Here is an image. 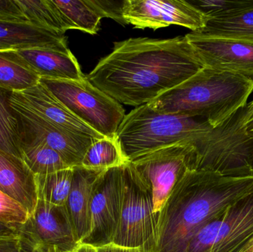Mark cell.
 Returning <instances> with one entry per match:
<instances>
[{"label": "cell", "instance_id": "cell-21", "mask_svg": "<svg viewBox=\"0 0 253 252\" xmlns=\"http://www.w3.org/2000/svg\"><path fill=\"white\" fill-rule=\"evenodd\" d=\"M28 22L65 34L75 30L53 0H16Z\"/></svg>", "mask_w": 253, "mask_h": 252}, {"label": "cell", "instance_id": "cell-28", "mask_svg": "<svg viewBox=\"0 0 253 252\" xmlns=\"http://www.w3.org/2000/svg\"><path fill=\"white\" fill-rule=\"evenodd\" d=\"M0 18L28 22L16 0H0Z\"/></svg>", "mask_w": 253, "mask_h": 252}, {"label": "cell", "instance_id": "cell-17", "mask_svg": "<svg viewBox=\"0 0 253 252\" xmlns=\"http://www.w3.org/2000/svg\"><path fill=\"white\" fill-rule=\"evenodd\" d=\"M74 179L65 207L71 219L76 238L80 244L90 230V206L95 182L105 170L73 167Z\"/></svg>", "mask_w": 253, "mask_h": 252}, {"label": "cell", "instance_id": "cell-2", "mask_svg": "<svg viewBox=\"0 0 253 252\" xmlns=\"http://www.w3.org/2000/svg\"><path fill=\"white\" fill-rule=\"evenodd\" d=\"M252 192L253 173L189 170L159 212L153 252H185L205 225Z\"/></svg>", "mask_w": 253, "mask_h": 252}, {"label": "cell", "instance_id": "cell-33", "mask_svg": "<svg viewBox=\"0 0 253 252\" xmlns=\"http://www.w3.org/2000/svg\"><path fill=\"white\" fill-rule=\"evenodd\" d=\"M71 252H98L97 248L88 245V244H80L75 250Z\"/></svg>", "mask_w": 253, "mask_h": 252}, {"label": "cell", "instance_id": "cell-27", "mask_svg": "<svg viewBox=\"0 0 253 252\" xmlns=\"http://www.w3.org/2000/svg\"><path fill=\"white\" fill-rule=\"evenodd\" d=\"M103 18H111L122 25H126L123 15L124 1H104V0H93ZM127 25V24H126Z\"/></svg>", "mask_w": 253, "mask_h": 252}, {"label": "cell", "instance_id": "cell-8", "mask_svg": "<svg viewBox=\"0 0 253 252\" xmlns=\"http://www.w3.org/2000/svg\"><path fill=\"white\" fill-rule=\"evenodd\" d=\"M253 237V192L203 226L184 252H239Z\"/></svg>", "mask_w": 253, "mask_h": 252}, {"label": "cell", "instance_id": "cell-18", "mask_svg": "<svg viewBox=\"0 0 253 252\" xmlns=\"http://www.w3.org/2000/svg\"><path fill=\"white\" fill-rule=\"evenodd\" d=\"M0 191L17 201L30 216L37 202L35 177L22 158L0 149Z\"/></svg>", "mask_w": 253, "mask_h": 252}, {"label": "cell", "instance_id": "cell-35", "mask_svg": "<svg viewBox=\"0 0 253 252\" xmlns=\"http://www.w3.org/2000/svg\"><path fill=\"white\" fill-rule=\"evenodd\" d=\"M250 166L253 170V142L252 149H251V155H250Z\"/></svg>", "mask_w": 253, "mask_h": 252}, {"label": "cell", "instance_id": "cell-14", "mask_svg": "<svg viewBox=\"0 0 253 252\" xmlns=\"http://www.w3.org/2000/svg\"><path fill=\"white\" fill-rule=\"evenodd\" d=\"M12 93L34 113L67 133L93 139L105 138L77 118L40 81L31 88Z\"/></svg>", "mask_w": 253, "mask_h": 252}, {"label": "cell", "instance_id": "cell-29", "mask_svg": "<svg viewBox=\"0 0 253 252\" xmlns=\"http://www.w3.org/2000/svg\"><path fill=\"white\" fill-rule=\"evenodd\" d=\"M240 128L244 136L253 142V99L241 109Z\"/></svg>", "mask_w": 253, "mask_h": 252}, {"label": "cell", "instance_id": "cell-9", "mask_svg": "<svg viewBox=\"0 0 253 252\" xmlns=\"http://www.w3.org/2000/svg\"><path fill=\"white\" fill-rule=\"evenodd\" d=\"M20 252H71L80 243L65 206L38 200L33 214L17 227Z\"/></svg>", "mask_w": 253, "mask_h": 252}, {"label": "cell", "instance_id": "cell-19", "mask_svg": "<svg viewBox=\"0 0 253 252\" xmlns=\"http://www.w3.org/2000/svg\"><path fill=\"white\" fill-rule=\"evenodd\" d=\"M207 16L206 26L199 32L221 38L253 39V1Z\"/></svg>", "mask_w": 253, "mask_h": 252}, {"label": "cell", "instance_id": "cell-23", "mask_svg": "<svg viewBox=\"0 0 253 252\" xmlns=\"http://www.w3.org/2000/svg\"><path fill=\"white\" fill-rule=\"evenodd\" d=\"M11 93L0 88V149L21 158V126L10 105Z\"/></svg>", "mask_w": 253, "mask_h": 252}, {"label": "cell", "instance_id": "cell-16", "mask_svg": "<svg viewBox=\"0 0 253 252\" xmlns=\"http://www.w3.org/2000/svg\"><path fill=\"white\" fill-rule=\"evenodd\" d=\"M28 48L71 51L65 34L31 22L0 18V51Z\"/></svg>", "mask_w": 253, "mask_h": 252}, {"label": "cell", "instance_id": "cell-3", "mask_svg": "<svg viewBox=\"0 0 253 252\" xmlns=\"http://www.w3.org/2000/svg\"><path fill=\"white\" fill-rule=\"evenodd\" d=\"M253 92L252 80L204 68L147 105L158 112L202 118L215 129L246 107Z\"/></svg>", "mask_w": 253, "mask_h": 252}, {"label": "cell", "instance_id": "cell-5", "mask_svg": "<svg viewBox=\"0 0 253 252\" xmlns=\"http://www.w3.org/2000/svg\"><path fill=\"white\" fill-rule=\"evenodd\" d=\"M44 84L77 118L109 139H117L126 110L120 102L93 85L87 76L81 80L40 78Z\"/></svg>", "mask_w": 253, "mask_h": 252}, {"label": "cell", "instance_id": "cell-34", "mask_svg": "<svg viewBox=\"0 0 253 252\" xmlns=\"http://www.w3.org/2000/svg\"><path fill=\"white\" fill-rule=\"evenodd\" d=\"M239 252H253V237Z\"/></svg>", "mask_w": 253, "mask_h": 252}, {"label": "cell", "instance_id": "cell-32", "mask_svg": "<svg viewBox=\"0 0 253 252\" xmlns=\"http://www.w3.org/2000/svg\"><path fill=\"white\" fill-rule=\"evenodd\" d=\"M98 252H144L142 250H135V249H126L123 247H117L114 244L105 246V247L97 248Z\"/></svg>", "mask_w": 253, "mask_h": 252}, {"label": "cell", "instance_id": "cell-4", "mask_svg": "<svg viewBox=\"0 0 253 252\" xmlns=\"http://www.w3.org/2000/svg\"><path fill=\"white\" fill-rule=\"evenodd\" d=\"M215 128L202 118L158 112L147 104L126 114L117 140L129 162L178 142L196 143Z\"/></svg>", "mask_w": 253, "mask_h": 252}, {"label": "cell", "instance_id": "cell-30", "mask_svg": "<svg viewBox=\"0 0 253 252\" xmlns=\"http://www.w3.org/2000/svg\"><path fill=\"white\" fill-rule=\"evenodd\" d=\"M18 239L17 229L0 221V241Z\"/></svg>", "mask_w": 253, "mask_h": 252}, {"label": "cell", "instance_id": "cell-12", "mask_svg": "<svg viewBox=\"0 0 253 252\" xmlns=\"http://www.w3.org/2000/svg\"><path fill=\"white\" fill-rule=\"evenodd\" d=\"M184 36L205 68L233 72L253 81V39L221 38L200 32Z\"/></svg>", "mask_w": 253, "mask_h": 252}, {"label": "cell", "instance_id": "cell-10", "mask_svg": "<svg viewBox=\"0 0 253 252\" xmlns=\"http://www.w3.org/2000/svg\"><path fill=\"white\" fill-rule=\"evenodd\" d=\"M125 165L108 169L96 179L90 206V230L81 244L96 248L113 244L123 210Z\"/></svg>", "mask_w": 253, "mask_h": 252}, {"label": "cell", "instance_id": "cell-7", "mask_svg": "<svg viewBox=\"0 0 253 252\" xmlns=\"http://www.w3.org/2000/svg\"><path fill=\"white\" fill-rule=\"evenodd\" d=\"M196 148L191 141L165 146L131 162L151 186L154 213L159 216L168 197L189 170H195Z\"/></svg>", "mask_w": 253, "mask_h": 252}, {"label": "cell", "instance_id": "cell-26", "mask_svg": "<svg viewBox=\"0 0 253 252\" xmlns=\"http://www.w3.org/2000/svg\"><path fill=\"white\" fill-rule=\"evenodd\" d=\"M38 75L0 56V88L21 92L40 82Z\"/></svg>", "mask_w": 253, "mask_h": 252}, {"label": "cell", "instance_id": "cell-25", "mask_svg": "<svg viewBox=\"0 0 253 252\" xmlns=\"http://www.w3.org/2000/svg\"><path fill=\"white\" fill-rule=\"evenodd\" d=\"M129 161L122 151L117 139H95L83 158L82 166L93 170H107L121 167Z\"/></svg>", "mask_w": 253, "mask_h": 252}, {"label": "cell", "instance_id": "cell-20", "mask_svg": "<svg viewBox=\"0 0 253 252\" xmlns=\"http://www.w3.org/2000/svg\"><path fill=\"white\" fill-rule=\"evenodd\" d=\"M20 151L21 158L34 176L50 174L71 167L46 144L22 134Z\"/></svg>", "mask_w": 253, "mask_h": 252}, {"label": "cell", "instance_id": "cell-1", "mask_svg": "<svg viewBox=\"0 0 253 252\" xmlns=\"http://www.w3.org/2000/svg\"><path fill=\"white\" fill-rule=\"evenodd\" d=\"M205 68L185 36L130 38L114 43L86 75L120 104L146 105Z\"/></svg>", "mask_w": 253, "mask_h": 252}, {"label": "cell", "instance_id": "cell-31", "mask_svg": "<svg viewBox=\"0 0 253 252\" xmlns=\"http://www.w3.org/2000/svg\"><path fill=\"white\" fill-rule=\"evenodd\" d=\"M0 252H20L17 239L0 241Z\"/></svg>", "mask_w": 253, "mask_h": 252}, {"label": "cell", "instance_id": "cell-6", "mask_svg": "<svg viewBox=\"0 0 253 252\" xmlns=\"http://www.w3.org/2000/svg\"><path fill=\"white\" fill-rule=\"evenodd\" d=\"M123 210L113 244L117 247L153 252L158 216L154 213L151 186L131 162L124 167Z\"/></svg>", "mask_w": 253, "mask_h": 252}, {"label": "cell", "instance_id": "cell-15", "mask_svg": "<svg viewBox=\"0 0 253 252\" xmlns=\"http://www.w3.org/2000/svg\"><path fill=\"white\" fill-rule=\"evenodd\" d=\"M0 56L18 64L40 78L81 80L85 77L77 58L68 53L40 48L0 51Z\"/></svg>", "mask_w": 253, "mask_h": 252}, {"label": "cell", "instance_id": "cell-24", "mask_svg": "<svg viewBox=\"0 0 253 252\" xmlns=\"http://www.w3.org/2000/svg\"><path fill=\"white\" fill-rule=\"evenodd\" d=\"M58 8L72 24L75 30L94 35L99 31L103 18L93 0H53Z\"/></svg>", "mask_w": 253, "mask_h": 252}, {"label": "cell", "instance_id": "cell-13", "mask_svg": "<svg viewBox=\"0 0 253 252\" xmlns=\"http://www.w3.org/2000/svg\"><path fill=\"white\" fill-rule=\"evenodd\" d=\"M10 102L19 117L21 134L40 141L56 150L69 167L81 166L95 139L67 133L44 121L22 105L11 93Z\"/></svg>", "mask_w": 253, "mask_h": 252}, {"label": "cell", "instance_id": "cell-22", "mask_svg": "<svg viewBox=\"0 0 253 252\" xmlns=\"http://www.w3.org/2000/svg\"><path fill=\"white\" fill-rule=\"evenodd\" d=\"M38 200L63 207L71 192L74 179L73 167L46 175H35Z\"/></svg>", "mask_w": 253, "mask_h": 252}, {"label": "cell", "instance_id": "cell-11", "mask_svg": "<svg viewBox=\"0 0 253 252\" xmlns=\"http://www.w3.org/2000/svg\"><path fill=\"white\" fill-rule=\"evenodd\" d=\"M123 15L138 29L179 25L199 32L208 22L206 14L185 0H124Z\"/></svg>", "mask_w": 253, "mask_h": 252}]
</instances>
